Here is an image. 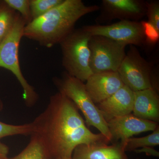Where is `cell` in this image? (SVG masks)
Here are the masks:
<instances>
[{
  "instance_id": "obj_1",
  "label": "cell",
  "mask_w": 159,
  "mask_h": 159,
  "mask_svg": "<svg viewBox=\"0 0 159 159\" xmlns=\"http://www.w3.org/2000/svg\"><path fill=\"white\" fill-rule=\"evenodd\" d=\"M31 122V134L39 138L52 159L72 158L81 144L109 143L102 134L89 129L75 104L60 92L50 97L45 109Z\"/></svg>"
},
{
  "instance_id": "obj_2",
  "label": "cell",
  "mask_w": 159,
  "mask_h": 159,
  "mask_svg": "<svg viewBox=\"0 0 159 159\" xmlns=\"http://www.w3.org/2000/svg\"><path fill=\"white\" fill-rule=\"evenodd\" d=\"M99 9L97 5L87 6L81 0H64L57 7L26 25L23 37L51 48L74 31L80 19Z\"/></svg>"
},
{
  "instance_id": "obj_3",
  "label": "cell",
  "mask_w": 159,
  "mask_h": 159,
  "mask_svg": "<svg viewBox=\"0 0 159 159\" xmlns=\"http://www.w3.org/2000/svg\"><path fill=\"white\" fill-rule=\"evenodd\" d=\"M53 80L58 92L68 97L82 113L87 126L95 127L109 142H112L107 122L89 95L84 82L66 72L61 77H54Z\"/></svg>"
},
{
  "instance_id": "obj_4",
  "label": "cell",
  "mask_w": 159,
  "mask_h": 159,
  "mask_svg": "<svg viewBox=\"0 0 159 159\" xmlns=\"http://www.w3.org/2000/svg\"><path fill=\"white\" fill-rule=\"evenodd\" d=\"M91 37L82 27L74 29L59 43L65 72L83 82L93 74L89 65V42Z\"/></svg>"
},
{
  "instance_id": "obj_5",
  "label": "cell",
  "mask_w": 159,
  "mask_h": 159,
  "mask_svg": "<svg viewBox=\"0 0 159 159\" xmlns=\"http://www.w3.org/2000/svg\"><path fill=\"white\" fill-rule=\"evenodd\" d=\"M26 25L25 21L18 12L13 28L0 43V67L9 70L14 74L23 89V98L26 105L32 107L37 101L38 95L24 77L19 57L20 42Z\"/></svg>"
},
{
  "instance_id": "obj_6",
  "label": "cell",
  "mask_w": 159,
  "mask_h": 159,
  "mask_svg": "<svg viewBox=\"0 0 159 159\" xmlns=\"http://www.w3.org/2000/svg\"><path fill=\"white\" fill-rule=\"evenodd\" d=\"M152 66L142 57L135 46L130 45L117 73L124 84L133 92L148 89L159 91V80Z\"/></svg>"
},
{
  "instance_id": "obj_7",
  "label": "cell",
  "mask_w": 159,
  "mask_h": 159,
  "mask_svg": "<svg viewBox=\"0 0 159 159\" xmlns=\"http://www.w3.org/2000/svg\"><path fill=\"white\" fill-rule=\"evenodd\" d=\"M126 45L101 35L91 36L89 65L93 74L117 72L126 54Z\"/></svg>"
},
{
  "instance_id": "obj_8",
  "label": "cell",
  "mask_w": 159,
  "mask_h": 159,
  "mask_svg": "<svg viewBox=\"0 0 159 159\" xmlns=\"http://www.w3.org/2000/svg\"><path fill=\"white\" fill-rule=\"evenodd\" d=\"M91 36H105L126 46H143L146 39L141 22L131 20H120L107 25H93L82 27Z\"/></svg>"
},
{
  "instance_id": "obj_9",
  "label": "cell",
  "mask_w": 159,
  "mask_h": 159,
  "mask_svg": "<svg viewBox=\"0 0 159 159\" xmlns=\"http://www.w3.org/2000/svg\"><path fill=\"white\" fill-rule=\"evenodd\" d=\"M102 11L97 20L114 19L138 21L146 16V2L141 0H102Z\"/></svg>"
},
{
  "instance_id": "obj_10",
  "label": "cell",
  "mask_w": 159,
  "mask_h": 159,
  "mask_svg": "<svg viewBox=\"0 0 159 159\" xmlns=\"http://www.w3.org/2000/svg\"><path fill=\"white\" fill-rule=\"evenodd\" d=\"M107 122L112 143L120 142L122 144L134 135L152 132L159 126L158 123L140 119L132 113L114 118Z\"/></svg>"
},
{
  "instance_id": "obj_11",
  "label": "cell",
  "mask_w": 159,
  "mask_h": 159,
  "mask_svg": "<svg viewBox=\"0 0 159 159\" xmlns=\"http://www.w3.org/2000/svg\"><path fill=\"white\" fill-rule=\"evenodd\" d=\"M124 85L117 72L93 74L85 84L87 91L96 105L111 97Z\"/></svg>"
},
{
  "instance_id": "obj_12",
  "label": "cell",
  "mask_w": 159,
  "mask_h": 159,
  "mask_svg": "<svg viewBox=\"0 0 159 159\" xmlns=\"http://www.w3.org/2000/svg\"><path fill=\"white\" fill-rule=\"evenodd\" d=\"M134 92L124 84L111 97L97 104L107 122L132 113Z\"/></svg>"
},
{
  "instance_id": "obj_13",
  "label": "cell",
  "mask_w": 159,
  "mask_h": 159,
  "mask_svg": "<svg viewBox=\"0 0 159 159\" xmlns=\"http://www.w3.org/2000/svg\"><path fill=\"white\" fill-rule=\"evenodd\" d=\"M74 159H129L120 142L109 145L106 142L81 144L74 149Z\"/></svg>"
},
{
  "instance_id": "obj_14",
  "label": "cell",
  "mask_w": 159,
  "mask_h": 159,
  "mask_svg": "<svg viewBox=\"0 0 159 159\" xmlns=\"http://www.w3.org/2000/svg\"><path fill=\"white\" fill-rule=\"evenodd\" d=\"M134 92L132 114L140 119L159 123V91L148 89Z\"/></svg>"
},
{
  "instance_id": "obj_15",
  "label": "cell",
  "mask_w": 159,
  "mask_h": 159,
  "mask_svg": "<svg viewBox=\"0 0 159 159\" xmlns=\"http://www.w3.org/2000/svg\"><path fill=\"white\" fill-rule=\"evenodd\" d=\"M7 159H52L39 138L31 134L29 144L17 155Z\"/></svg>"
},
{
  "instance_id": "obj_16",
  "label": "cell",
  "mask_w": 159,
  "mask_h": 159,
  "mask_svg": "<svg viewBox=\"0 0 159 159\" xmlns=\"http://www.w3.org/2000/svg\"><path fill=\"white\" fill-rule=\"evenodd\" d=\"M18 12L4 1L0 4V43L9 34L14 26Z\"/></svg>"
},
{
  "instance_id": "obj_17",
  "label": "cell",
  "mask_w": 159,
  "mask_h": 159,
  "mask_svg": "<svg viewBox=\"0 0 159 159\" xmlns=\"http://www.w3.org/2000/svg\"><path fill=\"white\" fill-rule=\"evenodd\" d=\"M122 144L124 146L125 152L134 151L143 147L157 146L159 145V126L148 135L140 138L132 137Z\"/></svg>"
},
{
  "instance_id": "obj_18",
  "label": "cell",
  "mask_w": 159,
  "mask_h": 159,
  "mask_svg": "<svg viewBox=\"0 0 159 159\" xmlns=\"http://www.w3.org/2000/svg\"><path fill=\"white\" fill-rule=\"evenodd\" d=\"M63 1L64 0H30L32 20L45 14Z\"/></svg>"
},
{
  "instance_id": "obj_19",
  "label": "cell",
  "mask_w": 159,
  "mask_h": 159,
  "mask_svg": "<svg viewBox=\"0 0 159 159\" xmlns=\"http://www.w3.org/2000/svg\"><path fill=\"white\" fill-rule=\"evenodd\" d=\"M33 132L32 122L23 125H15L0 121V139L17 135H31Z\"/></svg>"
},
{
  "instance_id": "obj_20",
  "label": "cell",
  "mask_w": 159,
  "mask_h": 159,
  "mask_svg": "<svg viewBox=\"0 0 159 159\" xmlns=\"http://www.w3.org/2000/svg\"><path fill=\"white\" fill-rule=\"evenodd\" d=\"M9 7L18 12L28 24L32 20L30 0H4Z\"/></svg>"
},
{
  "instance_id": "obj_21",
  "label": "cell",
  "mask_w": 159,
  "mask_h": 159,
  "mask_svg": "<svg viewBox=\"0 0 159 159\" xmlns=\"http://www.w3.org/2000/svg\"><path fill=\"white\" fill-rule=\"evenodd\" d=\"M146 13L149 22L159 31V1H146Z\"/></svg>"
},
{
  "instance_id": "obj_22",
  "label": "cell",
  "mask_w": 159,
  "mask_h": 159,
  "mask_svg": "<svg viewBox=\"0 0 159 159\" xmlns=\"http://www.w3.org/2000/svg\"><path fill=\"white\" fill-rule=\"evenodd\" d=\"M145 35L146 43L154 44L158 42L159 31L148 21L140 22Z\"/></svg>"
},
{
  "instance_id": "obj_23",
  "label": "cell",
  "mask_w": 159,
  "mask_h": 159,
  "mask_svg": "<svg viewBox=\"0 0 159 159\" xmlns=\"http://www.w3.org/2000/svg\"><path fill=\"white\" fill-rule=\"evenodd\" d=\"M134 152L137 153H145L148 156H153L159 157V152L153 147H145L136 149Z\"/></svg>"
},
{
  "instance_id": "obj_24",
  "label": "cell",
  "mask_w": 159,
  "mask_h": 159,
  "mask_svg": "<svg viewBox=\"0 0 159 159\" xmlns=\"http://www.w3.org/2000/svg\"><path fill=\"white\" fill-rule=\"evenodd\" d=\"M9 152V148L7 145L0 141V159H7Z\"/></svg>"
},
{
  "instance_id": "obj_25",
  "label": "cell",
  "mask_w": 159,
  "mask_h": 159,
  "mask_svg": "<svg viewBox=\"0 0 159 159\" xmlns=\"http://www.w3.org/2000/svg\"><path fill=\"white\" fill-rule=\"evenodd\" d=\"M3 108V104L2 100L0 99V112L2 110Z\"/></svg>"
},
{
  "instance_id": "obj_26",
  "label": "cell",
  "mask_w": 159,
  "mask_h": 159,
  "mask_svg": "<svg viewBox=\"0 0 159 159\" xmlns=\"http://www.w3.org/2000/svg\"><path fill=\"white\" fill-rule=\"evenodd\" d=\"M64 159H73V158H71Z\"/></svg>"
},
{
  "instance_id": "obj_27",
  "label": "cell",
  "mask_w": 159,
  "mask_h": 159,
  "mask_svg": "<svg viewBox=\"0 0 159 159\" xmlns=\"http://www.w3.org/2000/svg\"><path fill=\"white\" fill-rule=\"evenodd\" d=\"M136 159H141L140 158L138 157V158H136Z\"/></svg>"
},
{
  "instance_id": "obj_28",
  "label": "cell",
  "mask_w": 159,
  "mask_h": 159,
  "mask_svg": "<svg viewBox=\"0 0 159 159\" xmlns=\"http://www.w3.org/2000/svg\"><path fill=\"white\" fill-rule=\"evenodd\" d=\"M1 2H2V1H0V4H1Z\"/></svg>"
}]
</instances>
